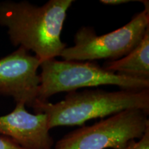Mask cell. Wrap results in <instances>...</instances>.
Here are the masks:
<instances>
[{"mask_svg": "<svg viewBox=\"0 0 149 149\" xmlns=\"http://www.w3.org/2000/svg\"><path fill=\"white\" fill-rule=\"evenodd\" d=\"M73 0H49L42 6L26 1L0 2V26L10 42L42 61L59 57L66 44L61 33Z\"/></svg>", "mask_w": 149, "mask_h": 149, "instance_id": "6da1fadb", "label": "cell"}, {"mask_svg": "<svg viewBox=\"0 0 149 149\" xmlns=\"http://www.w3.org/2000/svg\"><path fill=\"white\" fill-rule=\"evenodd\" d=\"M35 113H44L50 130L57 126H83L88 121L104 118L129 109L149 113V88L107 91L102 89L68 93L60 102L37 101Z\"/></svg>", "mask_w": 149, "mask_h": 149, "instance_id": "7a4b0ae2", "label": "cell"}, {"mask_svg": "<svg viewBox=\"0 0 149 149\" xmlns=\"http://www.w3.org/2000/svg\"><path fill=\"white\" fill-rule=\"evenodd\" d=\"M40 67L42 72L37 100L40 102L48 101L57 93L103 85L117 86L126 90L149 88V80L111 72L94 61L51 59L42 61Z\"/></svg>", "mask_w": 149, "mask_h": 149, "instance_id": "3957f363", "label": "cell"}, {"mask_svg": "<svg viewBox=\"0 0 149 149\" xmlns=\"http://www.w3.org/2000/svg\"><path fill=\"white\" fill-rule=\"evenodd\" d=\"M144 9L120 29L102 35L91 27L83 26L74 36V45L63 50L59 57L67 61H90L122 58L138 45L149 29L148 1H141Z\"/></svg>", "mask_w": 149, "mask_h": 149, "instance_id": "277c9868", "label": "cell"}, {"mask_svg": "<svg viewBox=\"0 0 149 149\" xmlns=\"http://www.w3.org/2000/svg\"><path fill=\"white\" fill-rule=\"evenodd\" d=\"M148 113L139 109L121 111L91 126H83L57 141L53 149H126L149 129Z\"/></svg>", "mask_w": 149, "mask_h": 149, "instance_id": "5b68a950", "label": "cell"}, {"mask_svg": "<svg viewBox=\"0 0 149 149\" xmlns=\"http://www.w3.org/2000/svg\"><path fill=\"white\" fill-rule=\"evenodd\" d=\"M41 63L36 56L22 47L0 59V95L33 108L38 100Z\"/></svg>", "mask_w": 149, "mask_h": 149, "instance_id": "8992f818", "label": "cell"}, {"mask_svg": "<svg viewBox=\"0 0 149 149\" xmlns=\"http://www.w3.org/2000/svg\"><path fill=\"white\" fill-rule=\"evenodd\" d=\"M47 117L29 113L24 104H16L13 111L0 116V135L26 149H53Z\"/></svg>", "mask_w": 149, "mask_h": 149, "instance_id": "52a82bcc", "label": "cell"}, {"mask_svg": "<svg viewBox=\"0 0 149 149\" xmlns=\"http://www.w3.org/2000/svg\"><path fill=\"white\" fill-rule=\"evenodd\" d=\"M103 68L122 75L149 80V29L129 53L117 60L106 61Z\"/></svg>", "mask_w": 149, "mask_h": 149, "instance_id": "ba28073f", "label": "cell"}, {"mask_svg": "<svg viewBox=\"0 0 149 149\" xmlns=\"http://www.w3.org/2000/svg\"><path fill=\"white\" fill-rule=\"evenodd\" d=\"M126 149H149V129L138 141H130Z\"/></svg>", "mask_w": 149, "mask_h": 149, "instance_id": "9c48e42d", "label": "cell"}, {"mask_svg": "<svg viewBox=\"0 0 149 149\" xmlns=\"http://www.w3.org/2000/svg\"><path fill=\"white\" fill-rule=\"evenodd\" d=\"M0 149H26L17 144L8 137L0 135Z\"/></svg>", "mask_w": 149, "mask_h": 149, "instance_id": "30bf717a", "label": "cell"}, {"mask_svg": "<svg viewBox=\"0 0 149 149\" xmlns=\"http://www.w3.org/2000/svg\"><path fill=\"white\" fill-rule=\"evenodd\" d=\"M131 0H101L100 2L105 5H120L123 3H129Z\"/></svg>", "mask_w": 149, "mask_h": 149, "instance_id": "8fae6325", "label": "cell"}]
</instances>
